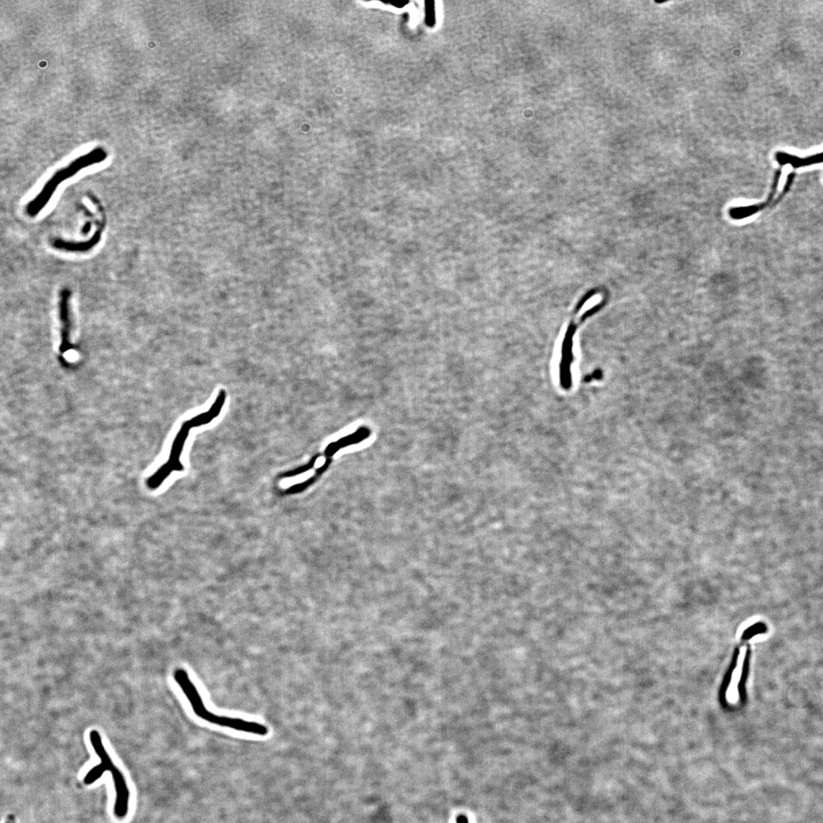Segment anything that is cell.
<instances>
[{
	"label": "cell",
	"instance_id": "cell-1",
	"mask_svg": "<svg viewBox=\"0 0 823 823\" xmlns=\"http://www.w3.org/2000/svg\"><path fill=\"white\" fill-rule=\"evenodd\" d=\"M174 680L185 694L192 710L195 715L215 725L227 727L243 733L257 736H267L269 729L264 725L257 722L245 720L241 718L217 715L206 708L203 697L200 694L196 684L191 681L187 672L183 669H177L174 672Z\"/></svg>",
	"mask_w": 823,
	"mask_h": 823
},
{
	"label": "cell",
	"instance_id": "cell-5",
	"mask_svg": "<svg viewBox=\"0 0 823 823\" xmlns=\"http://www.w3.org/2000/svg\"><path fill=\"white\" fill-rule=\"evenodd\" d=\"M72 292L69 288H63L60 291L58 301V316L60 324V344L59 352L60 355L69 352L72 345L71 343V333L72 328V319L71 313Z\"/></svg>",
	"mask_w": 823,
	"mask_h": 823
},
{
	"label": "cell",
	"instance_id": "cell-10",
	"mask_svg": "<svg viewBox=\"0 0 823 823\" xmlns=\"http://www.w3.org/2000/svg\"><path fill=\"white\" fill-rule=\"evenodd\" d=\"M455 822L456 823H470L468 817L464 815V814H459V815H457L455 819Z\"/></svg>",
	"mask_w": 823,
	"mask_h": 823
},
{
	"label": "cell",
	"instance_id": "cell-8",
	"mask_svg": "<svg viewBox=\"0 0 823 823\" xmlns=\"http://www.w3.org/2000/svg\"><path fill=\"white\" fill-rule=\"evenodd\" d=\"M226 396L227 395L225 390H222L219 392L215 404L212 407H210L208 412H206V413L200 414L189 421H186L191 428L206 425L212 422V420L216 418L219 414L221 413L222 407L224 404Z\"/></svg>",
	"mask_w": 823,
	"mask_h": 823
},
{
	"label": "cell",
	"instance_id": "cell-3",
	"mask_svg": "<svg viewBox=\"0 0 823 823\" xmlns=\"http://www.w3.org/2000/svg\"><path fill=\"white\" fill-rule=\"evenodd\" d=\"M108 153L103 148H96L87 154L80 155L72 160L68 166L55 172L45 182L42 190L33 198L25 208V213L30 217L38 216L50 203L55 192L63 181L77 175L81 170L106 160Z\"/></svg>",
	"mask_w": 823,
	"mask_h": 823
},
{
	"label": "cell",
	"instance_id": "cell-9",
	"mask_svg": "<svg viewBox=\"0 0 823 823\" xmlns=\"http://www.w3.org/2000/svg\"><path fill=\"white\" fill-rule=\"evenodd\" d=\"M426 20L428 26H434L435 23V11L434 2L426 3Z\"/></svg>",
	"mask_w": 823,
	"mask_h": 823
},
{
	"label": "cell",
	"instance_id": "cell-2",
	"mask_svg": "<svg viewBox=\"0 0 823 823\" xmlns=\"http://www.w3.org/2000/svg\"><path fill=\"white\" fill-rule=\"evenodd\" d=\"M89 741L95 753L100 759V764L94 766L89 771L84 779V784L89 785L95 783L104 773L112 772V777L115 786L116 798L114 806L115 817L124 819L129 812L131 793L128 788L123 773L118 770L106 751L103 743L102 736L96 729L89 733Z\"/></svg>",
	"mask_w": 823,
	"mask_h": 823
},
{
	"label": "cell",
	"instance_id": "cell-11",
	"mask_svg": "<svg viewBox=\"0 0 823 823\" xmlns=\"http://www.w3.org/2000/svg\"><path fill=\"white\" fill-rule=\"evenodd\" d=\"M6 823H15L14 819L13 818L8 819V820Z\"/></svg>",
	"mask_w": 823,
	"mask_h": 823
},
{
	"label": "cell",
	"instance_id": "cell-7",
	"mask_svg": "<svg viewBox=\"0 0 823 823\" xmlns=\"http://www.w3.org/2000/svg\"><path fill=\"white\" fill-rule=\"evenodd\" d=\"M775 160L781 165V166L791 165L793 168L798 169L812 166V165L814 164L822 163L823 152L809 155V157L807 158H799L797 157V155L788 153L777 152L775 154Z\"/></svg>",
	"mask_w": 823,
	"mask_h": 823
},
{
	"label": "cell",
	"instance_id": "cell-4",
	"mask_svg": "<svg viewBox=\"0 0 823 823\" xmlns=\"http://www.w3.org/2000/svg\"><path fill=\"white\" fill-rule=\"evenodd\" d=\"M190 429L191 427L187 422L181 426L175 439H174L168 461L161 466L157 472L146 480V484L148 489L151 490H157L172 471H181L184 469L179 459Z\"/></svg>",
	"mask_w": 823,
	"mask_h": 823
},
{
	"label": "cell",
	"instance_id": "cell-6",
	"mask_svg": "<svg viewBox=\"0 0 823 823\" xmlns=\"http://www.w3.org/2000/svg\"><path fill=\"white\" fill-rule=\"evenodd\" d=\"M781 176V170H777L775 173V175H774V181H773L772 191L770 192V197H768V198L765 201V203H760V204L748 205V206H739V207L730 208L728 210V215H729V217L731 219H735V221H741V219H744L748 218L749 217H752L754 215L758 213L759 212H761V210L767 208V206L770 205L772 203L773 198H774L775 193H776V191H777V186H779V182Z\"/></svg>",
	"mask_w": 823,
	"mask_h": 823
}]
</instances>
